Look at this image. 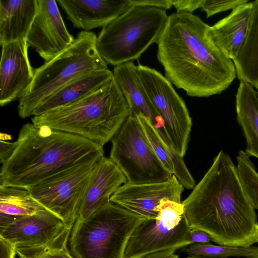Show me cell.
Wrapping results in <instances>:
<instances>
[{
	"label": "cell",
	"mask_w": 258,
	"mask_h": 258,
	"mask_svg": "<svg viewBox=\"0 0 258 258\" xmlns=\"http://www.w3.org/2000/svg\"><path fill=\"white\" fill-rule=\"evenodd\" d=\"M157 215L146 219L132 233L124 258H140L154 252L182 248L190 244V229L181 203L164 199L155 208Z\"/></svg>",
	"instance_id": "cell-9"
},
{
	"label": "cell",
	"mask_w": 258,
	"mask_h": 258,
	"mask_svg": "<svg viewBox=\"0 0 258 258\" xmlns=\"http://www.w3.org/2000/svg\"><path fill=\"white\" fill-rule=\"evenodd\" d=\"M46 209L26 188L0 186V213L13 216L34 214Z\"/></svg>",
	"instance_id": "cell-25"
},
{
	"label": "cell",
	"mask_w": 258,
	"mask_h": 258,
	"mask_svg": "<svg viewBox=\"0 0 258 258\" xmlns=\"http://www.w3.org/2000/svg\"><path fill=\"white\" fill-rule=\"evenodd\" d=\"M168 18L163 9L132 6L102 28L96 41L100 54L114 67L138 59L156 43Z\"/></svg>",
	"instance_id": "cell-7"
},
{
	"label": "cell",
	"mask_w": 258,
	"mask_h": 258,
	"mask_svg": "<svg viewBox=\"0 0 258 258\" xmlns=\"http://www.w3.org/2000/svg\"><path fill=\"white\" fill-rule=\"evenodd\" d=\"M256 231H257V236H258V225L256 226Z\"/></svg>",
	"instance_id": "cell-37"
},
{
	"label": "cell",
	"mask_w": 258,
	"mask_h": 258,
	"mask_svg": "<svg viewBox=\"0 0 258 258\" xmlns=\"http://www.w3.org/2000/svg\"><path fill=\"white\" fill-rule=\"evenodd\" d=\"M255 88L257 89V96H258V86H256V87H255Z\"/></svg>",
	"instance_id": "cell-38"
},
{
	"label": "cell",
	"mask_w": 258,
	"mask_h": 258,
	"mask_svg": "<svg viewBox=\"0 0 258 258\" xmlns=\"http://www.w3.org/2000/svg\"><path fill=\"white\" fill-rule=\"evenodd\" d=\"M146 219L110 202L86 219H77L69 251L75 258H124L132 233Z\"/></svg>",
	"instance_id": "cell-6"
},
{
	"label": "cell",
	"mask_w": 258,
	"mask_h": 258,
	"mask_svg": "<svg viewBox=\"0 0 258 258\" xmlns=\"http://www.w3.org/2000/svg\"><path fill=\"white\" fill-rule=\"evenodd\" d=\"M75 27H104L132 7L130 0H57Z\"/></svg>",
	"instance_id": "cell-16"
},
{
	"label": "cell",
	"mask_w": 258,
	"mask_h": 258,
	"mask_svg": "<svg viewBox=\"0 0 258 258\" xmlns=\"http://www.w3.org/2000/svg\"><path fill=\"white\" fill-rule=\"evenodd\" d=\"M252 10V2L240 5L228 16L210 26L214 43L232 60L237 57L247 36Z\"/></svg>",
	"instance_id": "cell-18"
},
{
	"label": "cell",
	"mask_w": 258,
	"mask_h": 258,
	"mask_svg": "<svg viewBox=\"0 0 258 258\" xmlns=\"http://www.w3.org/2000/svg\"><path fill=\"white\" fill-rule=\"evenodd\" d=\"M97 37L93 32L81 31L64 51L35 69L31 84L19 99L21 118L32 115L44 99L72 80L95 70L108 69L97 49Z\"/></svg>",
	"instance_id": "cell-5"
},
{
	"label": "cell",
	"mask_w": 258,
	"mask_h": 258,
	"mask_svg": "<svg viewBox=\"0 0 258 258\" xmlns=\"http://www.w3.org/2000/svg\"><path fill=\"white\" fill-rule=\"evenodd\" d=\"M210 30L197 16L174 13L156 42L165 77L191 97L220 94L236 76L233 60L216 45Z\"/></svg>",
	"instance_id": "cell-1"
},
{
	"label": "cell",
	"mask_w": 258,
	"mask_h": 258,
	"mask_svg": "<svg viewBox=\"0 0 258 258\" xmlns=\"http://www.w3.org/2000/svg\"><path fill=\"white\" fill-rule=\"evenodd\" d=\"M131 114L130 106L113 77L84 97L31 118L37 126L79 136L103 147Z\"/></svg>",
	"instance_id": "cell-4"
},
{
	"label": "cell",
	"mask_w": 258,
	"mask_h": 258,
	"mask_svg": "<svg viewBox=\"0 0 258 258\" xmlns=\"http://www.w3.org/2000/svg\"><path fill=\"white\" fill-rule=\"evenodd\" d=\"M136 69L133 61L115 66L113 78L130 106L131 114L146 117L160 133L167 137L164 121L143 89Z\"/></svg>",
	"instance_id": "cell-19"
},
{
	"label": "cell",
	"mask_w": 258,
	"mask_h": 258,
	"mask_svg": "<svg viewBox=\"0 0 258 258\" xmlns=\"http://www.w3.org/2000/svg\"><path fill=\"white\" fill-rule=\"evenodd\" d=\"M113 77L109 69L97 70L67 83L44 99L34 111L38 116L71 104L103 85Z\"/></svg>",
	"instance_id": "cell-20"
},
{
	"label": "cell",
	"mask_w": 258,
	"mask_h": 258,
	"mask_svg": "<svg viewBox=\"0 0 258 258\" xmlns=\"http://www.w3.org/2000/svg\"><path fill=\"white\" fill-rule=\"evenodd\" d=\"M132 6H141L157 8L166 10L170 9L172 5V0H130Z\"/></svg>",
	"instance_id": "cell-31"
},
{
	"label": "cell",
	"mask_w": 258,
	"mask_h": 258,
	"mask_svg": "<svg viewBox=\"0 0 258 258\" xmlns=\"http://www.w3.org/2000/svg\"><path fill=\"white\" fill-rule=\"evenodd\" d=\"M152 148L166 169L176 176L184 188H194L195 181L182 158L163 141L150 120L142 115H136Z\"/></svg>",
	"instance_id": "cell-23"
},
{
	"label": "cell",
	"mask_w": 258,
	"mask_h": 258,
	"mask_svg": "<svg viewBox=\"0 0 258 258\" xmlns=\"http://www.w3.org/2000/svg\"><path fill=\"white\" fill-rule=\"evenodd\" d=\"M237 119L246 142L245 152L258 158V96L253 86L240 81L236 95Z\"/></svg>",
	"instance_id": "cell-22"
},
{
	"label": "cell",
	"mask_w": 258,
	"mask_h": 258,
	"mask_svg": "<svg viewBox=\"0 0 258 258\" xmlns=\"http://www.w3.org/2000/svg\"><path fill=\"white\" fill-rule=\"evenodd\" d=\"M97 161L76 165L26 189L46 209L72 229Z\"/></svg>",
	"instance_id": "cell-11"
},
{
	"label": "cell",
	"mask_w": 258,
	"mask_h": 258,
	"mask_svg": "<svg viewBox=\"0 0 258 258\" xmlns=\"http://www.w3.org/2000/svg\"><path fill=\"white\" fill-rule=\"evenodd\" d=\"M202 2L203 0H172V5L176 13L192 14L196 10L201 8Z\"/></svg>",
	"instance_id": "cell-30"
},
{
	"label": "cell",
	"mask_w": 258,
	"mask_h": 258,
	"mask_svg": "<svg viewBox=\"0 0 258 258\" xmlns=\"http://www.w3.org/2000/svg\"><path fill=\"white\" fill-rule=\"evenodd\" d=\"M182 203L190 228L206 231L217 244L248 247L258 243L255 208L236 167L223 151Z\"/></svg>",
	"instance_id": "cell-2"
},
{
	"label": "cell",
	"mask_w": 258,
	"mask_h": 258,
	"mask_svg": "<svg viewBox=\"0 0 258 258\" xmlns=\"http://www.w3.org/2000/svg\"><path fill=\"white\" fill-rule=\"evenodd\" d=\"M16 254L15 245L0 236V258H15Z\"/></svg>",
	"instance_id": "cell-34"
},
{
	"label": "cell",
	"mask_w": 258,
	"mask_h": 258,
	"mask_svg": "<svg viewBox=\"0 0 258 258\" xmlns=\"http://www.w3.org/2000/svg\"><path fill=\"white\" fill-rule=\"evenodd\" d=\"M37 8V0H0L1 46L26 38Z\"/></svg>",
	"instance_id": "cell-21"
},
{
	"label": "cell",
	"mask_w": 258,
	"mask_h": 258,
	"mask_svg": "<svg viewBox=\"0 0 258 258\" xmlns=\"http://www.w3.org/2000/svg\"><path fill=\"white\" fill-rule=\"evenodd\" d=\"M16 141L14 154L2 165L0 186L28 188L104 156L103 147L94 142L33 123L23 125Z\"/></svg>",
	"instance_id": "cell-3"
},
{
	"label": "cell",
	"mask_w": 258,
	"mask_h": 258,
	"mask_svg": "<svg viewBox=\"0 0 258 258\" xmlns=\"http://www.w3.org/2000/svg\"><path fill=\"white\" fill-rule=\"evenodd\" d=\"M136 70L143 89L164 121L168 139L175 151L183 158L192 126L184 101L171 83L157 70L140 63Z\"/></svg>",
	"instance_id": "cell-10"
},
{
	"label": "cell",
	"mask_w": 258,
	"mask_h": 258,
	"mask_svg": "<svg viewBox=\"0 0 258 258\" xmlns=\"http://www.w3.org/2000/svg\"><path fill=\"white\" fill-rule=\"evenodd\" d=\"M248 0H203L201 11H204L209 18L216 14L233 10L237 6L248 3Z\"/></svg>",
	"instance_id": "cell-29"
},
{
	"label": "cell",
	"mask_w": 258,
	"mask_h": 258,
	"mask_svg": "<svg viewBox=\"0 0 258 258\" xmlns=\"http://www.w3.org/2000/svg\"><path fill=\"white\" fill-rule=\"evenodd\" d=\"M111 141L109 158L127 182H160L172 175L157 156L136 115L130 114Z\"/></svg>",
	"instance_id": "cell-8"
},
{
	"label": "cell",
	"mask_w": 258,
	"mask_h": 258,
	"mask_svg": "<svg viewBox=\"0 0 258 258\" xmlns=\"http://www.w3.org/2000/svg\"><path fill=\"white\" fill-rule=\"evenodd\" d=\"M182 251L188 256L209 258H228L231 256L258 258V247L252 245L242 247L214 245L210 243H194L183 247Z\"/></svg>",
	"instance_id": "cell-26"
},
{
	"label": "cell",
	"mask_w": 258,
	"mask_h": 258,
	"mask_svg": "<svg viewBox=\"0 0 258 258\" xmlns=\"http://www.w3.org/2000/svg\"><path fill=\"white\" fill-rule=\"evenodd\" d=\"M184 188L174 175L160 182L133 184L126 182L111 196L110 201L147 220H153L158 213L155 208L161 200L166 198L181 203Z\"/></svg>",
	"instance_id": "cell-14"
},
{
	"label": "cell",
	"mask_w": 258,
	"mask_h": 258,
	"mask_svg": "<svg viewBox=\"0 0 258 258\" xmlns=\"http://www.w3.org/2000/svg\"><path fill=\"white\" fill-rule=\"evenodd\" d=\"M186 258H209V257L201 256L189 255Z\"/></svg>",
	"instance_id": "cell-36"
},
{
	"label": "cell",
	"mask_w": 258,
	"mask_h": 258,
	"mask_svg": "<svg viewBox=\"0 0 258 258\" xmlns=\"http://www.w3.org/2000/svg\"><path fill=\"white\" fill-rule=\"evenodd\" d=\"M0 63V105L19 99L31 84L35 69L31 67L26 39L3 45Z\"/></svg>",
	"instance_id": "cell-15"
},
{
	"label": "cell",
	"mask_w": 258,
	"mask_h": 258,
	"mask_svg": "<svg viewBox=\"0 0 258 258\" xmlns=\"http://www.w3.org/2000/svg\"><path fill=\"white\" fill-rule=\"evenodd\" d=\"M19 258H75L67 246L42 249H16Z\"/></svg>",
	"instance_id": "cell-28"
},
{
	"label": "cell",
	"mask_w": 258,
	"mask_h": 258,
	"mask_svg": "<svg viewBox=\"0 0 258 258\" xmlns=\"http://www.w3.org/2000/svg\"><path fill=\"white\" fill-rule=\"evenodd\" d=\"M126 182L118 167L109 158L103 156L92 171L78 218L85 219L110 202L111 196Z\"/></svg>",
	"instance_id": "cell-17"
},
{
	"label": "cell",
	"mask_w": 258,
	"mask_h": 258,
	"mask_svg": "<svg viewBox=\"0 0 258 258\" xmlns=\"http://www.w3.org/2000/svg\"><path fill=\"white\" fill-rule=\"evenodd\" d=\"M244 151L240 150L236 157L237 170L243 188L255 209L258 210V173Z\"/></svg>",
	"instance_id": "cell-27"
},
{
	"label": "cell",
	"mask_w": 258,
	"mask_h": 258,
	"mask_svg": "<svg viewBox=\"0 0 258 258\" xmlns=\"http://www.w3.org/2000/svg\"><path fill=\"white\" fill-rule=\"evenodd\" d=\"M190 244L194 243H207L213 240L212 236L207 232L201 229L190 228L188 234Z\"/></svg>",
	"instance_id": "cell-32"
},
{
	"label": "cell",
	"mask_w": 258,
	"mask_h": 258,
	"mask_svg": "<svg viewBox=\"0 0 258 258\" xmlns=\"http://www.w3.org/2000/svg\"><path fill=\"white\" fill-rule=\"evenodd\" d=\"M17 145V141L9 142L1 139L0 162L2 165L11 158L16 149Z\"/></svg>",
	"instance_id": "cell-33"
},
{
	"label": "cell",
	"mask_w": 258,
	"mask_h": 258,
	"mask_svg": "<svg viewBox=\"0 0 258 258\" xmlns=\"http://www.w3.org/2000/svg\"><path fill=\"white\" fill-rule=\"evenodd\" d=\"M35 17L26 40L45 60L48 61L67 48L75 38L67 29L54 0H37Z\"/></svg>",
	"instance_id": "cell-13"
},
{
	"label": "cell",
	"mask_w": 258,
	"mask_h": 258,
	"mask_svg": "<svg viewBox=\"0 0 258 258\" xmlns=\"http://www.w3.org/2000/svg\"><path fill=\"white\" fill-rule=\"evenodd\" d=\"M71 229L47 209L25 216L0 213V236L16 249L67 246Z\"/></svg>",
	"instance_id": "cell-12"
},
{
	"label": "cell",
	"mask_w": 258,
	"mask_h": 258,
	"mask_svg": "<svg viewBox=\"0 0 258 258\" xmlns=\"http://www.w3.org/2000/svg\"><path fill=\"white\" fill-rule=\"evenodd\" d=\"M140 258H162L161 255L157 252L151 253Z\"/></svg>",
	"instance_id": "cell-35"
},
{
	"label": "cell",
	"mask_w": 258,
	"mask_h": 258,
	"mask_svg": "<svg viewBox=\"0 0 258 258\" xmlns=\"http://www.w3.org/2000/svg\"><path fill=\"white\" fill-rule=\"evenodd\" d=\"M253 10L247 36L237 57L233 60L240 81L258 86V0Z\"/></svg>",
	"instance_id": "cell-24"
}]
</instances>
